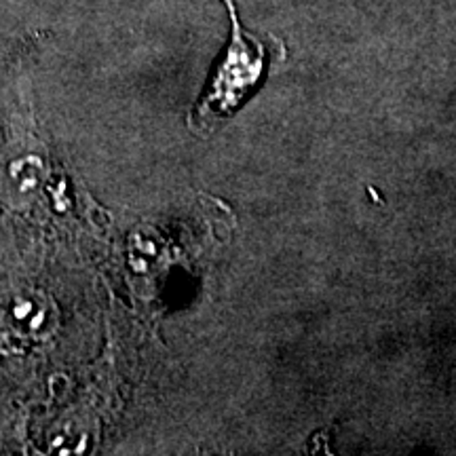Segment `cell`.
Wrapping results in <instances>:
<instances>
[{
	"label": "cell",
	"mask_w": 456,
	"mask_h": 456,
	"mask_svg": "<svg viewBox=\"0 0 456 456\" xmlns=\"http://www.w3.org/2000/svg\"><path fill=\"white\" fill-rule=\"evenodd\" d=\"M265 72V47L254 38H248L239 24H232V38L226 53L218 61L208 94L199 102V127H216L241 106L260 83Z\"/></svg>",
	"instance_id": "obj_1"
},
{
	"label": "cell",
	"mask_w": 456,
	"mask_h": 456,
	"mask_svg": "<svg viewBox=\"0 0 456 456\" xmlns=\"http://www.w3.org/2000/svg\"><path fill=\"white\" fill-rule=\"evenodd\" d=\"M55 309L37 289H20L0 305V345L26 349L47 340L53 332Z\"/></svg>",
	"instance_id": "obj_2"
},
{
	"label": "cell",
	"mask_w": 456,
	"mask_h": 456,
	"mask_svg": "<svg viewBox=\"0 0 456 456\" xmlns=\"http://www.w3.org/2000/svg\"><path fill=\"white\" fill-rule=\"evenodd\" d=\"M49 178L47 159L34 148H21L0 167V197L11 208H28Z\"/></svg>",
	"instance_id": "obj_3"
},
{
	"label": "cell",
	"mask_w": 456,
	"mask_h": 456,
	"mask_svg": "<svg viewBox=\"0 0 456 456\" xmlns=\"http://www.w3.org/2000/svg\"><path fill=\"white\" fill-rule=\"evenodd\" d=\"M224 3V7L228 9V13L232 17V24H239L237 21V9H235V0H222Z\"/></svg>",
	"instance_id": "obj_4"
}]
</instances>
